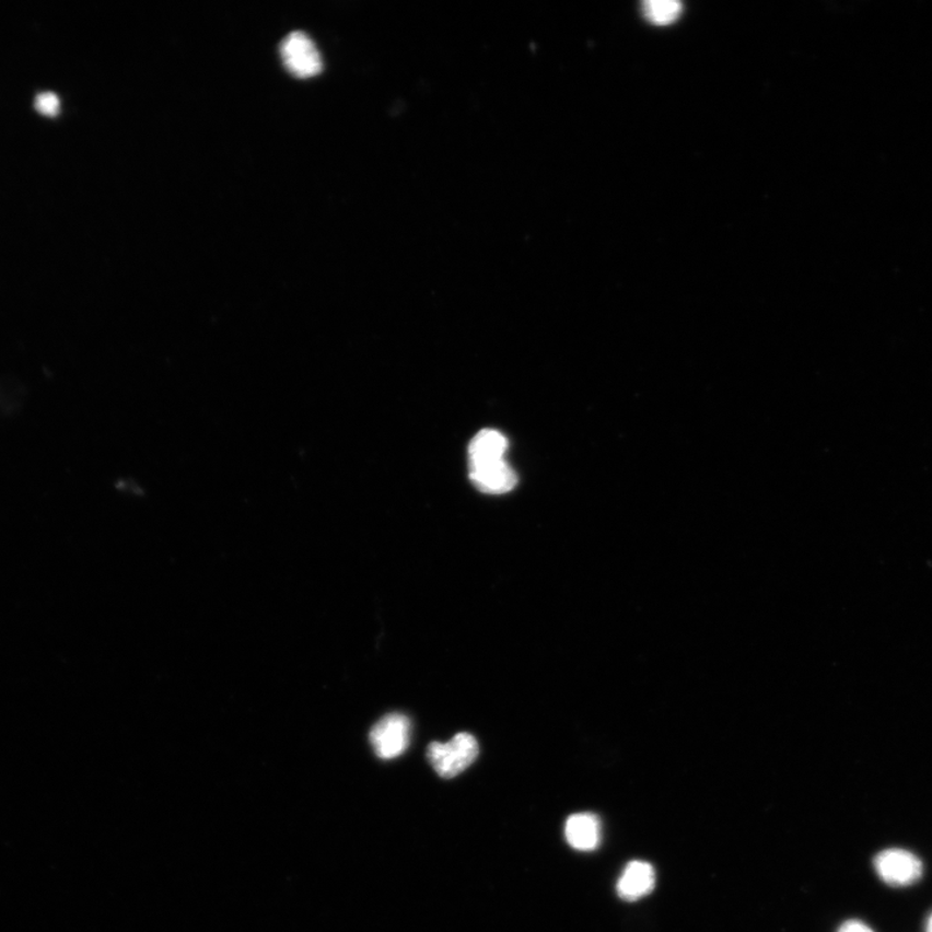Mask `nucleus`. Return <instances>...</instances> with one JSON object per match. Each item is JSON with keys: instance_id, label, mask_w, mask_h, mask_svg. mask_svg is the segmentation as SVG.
<instances>
[{"instance_id": "f257e3e1", "label": "nucleus", "mask_w": 932, "mask_h": 932, "mask_svg": "<svg viewBox=\"0 0 932 932\" xmlns=\"http://www.w3.org/2000/svg\"><path fill=\"white\" fill-rule=\"evenodd\" d=\"M478 754L477 739L469 733H458L446 744H430L427 757L442 779H454L476 761Z\"/></svg>"}, {"instance_id": "f03ea898", "label": "nucleus", "mask_w": 932, "mask_h": 932, "mask_svg": "<svg viewBox=\"0 0 932 932\" xmlns=\"http://www.w3.org/2000/svg\"><path fill=\"white\" fill-rule=\"evenodd\" d=\"M873 864L879 878L893 887L912 886L923 874L922 861L914 853L902 849L881 851Z\"/></svg>"}, {"instance_id": "7ed1b4c3", "label": "nucleus", "mask_w": 932, "mask_h": 932, "mask_svg": "<svg viewBox=\"0 0 932 932\" xmlns=\"http://www.w3.org/2000/svg\"><path fill=\"white\" fill-rule=\"evenodd\" d=\"M370 739L378 758H398L407 750L411 739V722L406 715L388 714L374 724Z\"/></svg>"}, {"instance_id": "20e7f679", "label": "nucleus", "mask_w": 932, "mask_h": 932, "mask_svg": "<svg viewBox=\"0 0 932 932\" xmlns=\"http://www.w3.org/2000/svg\"><path fill=\"white\" fill-rule=\"evenodd\" d=\"M280 51L287 69L295 77L310 78L322 72L323 60L319 49L305 33L289 34L282 40Z\"/></svg>"}, {"instance_id": "39448f33", "label": "nucleus", "mask_w": 932, "mask_h": 932, "mask_svg": "<svg viewBox=\"0 0 932 932\" xmlns=\"http://www.w3.org/2000/svg\"><path fill=\"white\" fill-rule=\"evenodd\" d=\"M469 476L476 489L490 496H503L517 485V476L504 458L469 464Z\"/></svg>"}, {"instance_id": "423d86ee", "label": "nucleus", "mask_w": 932, "mask_h": 932, "mask_svg": "<svg viewBox=\"0 0 932 932\" xmlns=\"http://www.w3.org/2000/svg\"><path fill=\"white\" fill-rule=\"evenodd\" d=\"M655 886L654 867L646 861H631L625 867L617 884V893L621 899L637 901L651 894Z\"/></svg>"}, {"instance_id": "0eeeda50", "label": "nucleus", "mask_w": 932, "mask_h": 932, "mask_svg": "<svg viewBox=\"0 0 932 932\" xmlns=\"http://www.w3.org/2000/svg\"><path fill=\"white\" fill-rule=\"evenodd\" d=\"M564 837L578 851L596 850L602 842V824L593 814H575L564 825Z\"/></svg>"}, {"instance_id": "6e6552de", "label": "nucleus", "mask_w": 932, "mask_h": 932, "mask_svg": "<svg viewBox=\"0 0 932 932\" xmlns=\"http://www.w3.org/2000/svg\"><path fill=\"white\" fill-rule=\"evenodd\" d=\"M508 450L506 438L497 430L486 429L479 432L469 446V464L501 461Z\"/></svg>"}, {"instance_id": "1a4fd4ad", "label": "nucleus", "mask_w": 932, "mask_h": 932, "mask_svg": "<svg viewBox=\"0 0 932 932\" xmlns=\"http://www.w3.org/2000/svg\"><path fill=\"white\" fill-rule=\"evenodd\" d=\"M683 4L676 0H648L642 4V13L649 23L666 26L680 18Z\"/></svg>"}, {"instance_id": "9d476101", "label": "nucleus", "mask_w": 932, "mask_h": 932, "mask_svg": "<svg viewBox=\"0 0 932 932\" xmlns=\"http://www.w3.org/2000/svg\"><path fill=\"white\" fill-rule=\"evenodd\" d=\"M34 105L35 109L44 116L55 117L60 112V98L54 93L39 94L35 97Z\"/></svg>"}, {"instance_id": "9b49d317", "label": "nucleus", "mask_w": 932, "mask_h": 932, "mask_svg": "<svg viewBox=\"0 0 932 932\" xmlns=\"http://www.w3.org/2000/svg\"><path fill=\"white\" fill-rule=\"evenodd\" d=\"M838 932H874L866 923L851 920L847 921L839 928Z\"/></svg>"}, {"instance_id": "f8f14e48", "label": "nucleus", "mask_w": 932, "mask_h": 932, "mask_svg": "<svg viewBox=\"0 0 932 932\" xmlns=\"http://www.w3.org/2000/svg\"><path fill=\"white\" fill-rule=\"evenodd\" d=\"M927 932H932V914L930 916L927 923Z\"/></svg>"}]
</instances>
